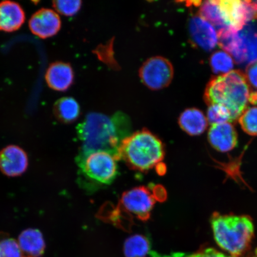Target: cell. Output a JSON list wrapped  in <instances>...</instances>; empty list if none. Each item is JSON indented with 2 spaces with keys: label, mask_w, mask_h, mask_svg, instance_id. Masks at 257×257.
Masks as SVG:
<instances>
[{
  "label": "cell",
  "mask_w": 257,
  "mask_h": 257,
  "mask_svg": "<svg viewBox=\"0 0 257 257\" xmlns=\"http://www.w3.org/2000/svg\"><path fill=\"white\" fill-rule=\"evenodd\" d=\"M130 120L123 112H118L112 117L90 112L77 127L82 143L80 160L97 152H107L116 157L121 142L130 136Z\"/></svg>",
  "instance_id": "obj_1"
},
{
  "label": "cell",
  "mask_w": 257,
  "mask_h": 257,
  "mask_svg": "<svg viewBox=\"0 0 257 257\" xmlns=\"http://www.w3.org/2000/svg\"><path fill=\"white\" fill-rule=\"evenodd\" d=\"M210 224L218 246L230 256L242 257L249 251L254 237V224L248 215L214 212Z\"/></svg>",
  "instance_id": "obj_2"
},
{
  "label": "cell",
  "mask_w": 257,
  "mask_h": 257,
  "mask_svg": "<svg viewBox=\"0 0 257 257\" xmlns=\"http://www.w3.org/2000/svg\"><path fill=\"white\" fill-rule=\"evenodd\" d=\"M250 92L245 73L232 70L210 80L205 88L204 99L208 105L224 106L230 112L232 121L234 122L247 108Z\"/></svg>",
  "instance_id": "obj_3"
},
{
  "label": "cell",
  "mask_w": 257,
  "mask_h": 257,
  "mask_svg": "<svg viewBox=\"0 0 257 257\" xmlns=\"http://www.w3.org/2000/svg\"><path fill=\"white\" fill-rule=\"evenodd\" d=\"M165 146L160 138L144 128L124 138L118 148L116 158L123 160L128 168L147 172L162 163Z\"/></svg>",
  "instance_id": "obj_4"
},
{
  "label": "cell",
  "mask_w": 257,
  "mask_h": 257,
  "mask_svg": "<svg viewBox=\"0 0 257 257\" xmlns=\"http://www.w3.org/2000/svg\"><path fill=\"white\" fill-rule=\"evenodd\" d=\"M152 192L144 186L136 187L122 194L119 204L115 207L122 227L132 216L143 221L149 219L155 204Z\"/></svg>",
  "instance_id": "obj_5"
},
{
  "label": "cell",
  "mask_w": 257,
  "mask_h": 257,
  "mask_svg": "<svg viewBox=\"0 0 257 257\" xmlns=\"http://www.w3.org/2000/svg\"><path fill=\"white\" fill-rule=\"evenodd\" d=\"M117 161L110 153L97 152L80 160V165L83 173L91 181L109 185L117 174Z\"/></svg>",
  "instance_id": "obj_6"
},
{
  "label": "cell",
  "mask_w": 257,
  "mask_h": 257,
  "mask_svg": "<svg viewBox=\"0 0 257 257\" xmlns=\"http://www.w3.org/2000/svg\"><path fill=\"white\" fill-rule=\"evenodd\" d=\"M141 81L148 88L157 91L171 83L174 76V68L168 59L162 56L150 58L139 70Z\"/></svg>",
  "instance_id": "obj_7"
},
{
  "label": "cell",
  "mask_w": 257,
  "mask_h": 257,
  "mask_svg": "<svg viewBox=\"0 0 257 257\" xmlns=\"http://www.w3.org/2000/svg\"><path fill=\"white\" fill-rule=\"evenodd\" d=\"M221 15L229 30L238 32L248 22L257 19V11L252 1L218 0Z\"/></svg>",
  "instance_id": "obj_8"
},
{
  "label": "cell",
  "mask_w": 257,
  "mask_h": 257,
  "mask_svg": "<svg viewBox=\"0 0 257 257\" xmlns=\"http://www.w3.org/2000/svg\"><path fill=\"white\" fill-rule=\"evenodd\" d=\"M188 28L191 41L196 46L206 51L216 46L218 41L217 30L201 16H193L189 19Z\"/></svg>",
  "instance_id": "obj_9"
},
{
  "label": "cell",
  "mask_w": 257,
  "mask_h": 257,
  "mask_svg": "<svg viewBox=\"0 0 257 257\" xmlns=\"http://www.w3.org/2000/svg\"><path fill=\"white\" fill-rule=\"evenodd\" d=\"M61 27L60 16L49 9H41L32 16L29 22L32 34L42 39L54 36L59 32Z\"/></svg>",
  "instance_id": "obj_10"
},
{
  "label": "cell",
  "mask_w": 257,
  "mask_h": 257,
  "mask_svg": "<svg viewBox=\"0 0 257 257\" xmlns=\"http://www.w3.org/2000/svg\"><path fill=\"white\" fill-rule=\"evenodd\" d=\"M28 158L21 147L9 146L0 152V170L6 176H21L27 170Z\"/></svg>",
  "instance_id": "obj_11"
},
{
  "label": "cell",
  "mask_w": 257,
  "mask_h": 257,
  "mask_svg": "<svg viewBox=\"0 0 257 257\" xmlns=\"http://www.w3.org/2000/svg\"><path fill=\"white\" fill-rule=\"evenodd\" d=\"M237 132L232 124L223 123L211 125L208 140L214 149L220 153H227L237 146Z\"/></svg>",
  "instance_id": "obj_12"
},
{
  "label": "cell",
  "mask_w": 257,
  "mask_h": 257,
  "mask_svg": "<svg viewBox=\"0 0 257 257\" xmlns=\"http://www.w3.org/2000/svg\"><path fill=\"white\" fill-rule=\"evenodd\" d=\"M45 78L50 88L54 91L64 92L73 85L75 73L69 63L56 62L48 67Z\"/></svg>",
  "instance_id": "obj_13"
},
{
  "label": "cell",
  "mask_w": 257,
  "mask_h": 257,
  "mask_svg": "<svg viewBox=\"0 0 257 257\" xmlns=\"http://www.w3.org/2000/svg\"><path fill=\"white\" fill-rule=\"evenodd\" d=\"M219 46L227 53L232 54L237 62L242 63L248 59V49L245 37L237 32L226 30L218 32Z\"/></svg>",
  "instance_id": "obj_14"
},
{
  "label": "cell",
  "mask_w": 257,
  "mask_h": 257,
  "mask_svg": "<svg viewBox=\"0 0 257 257\" xmlns=\"http://www.w3.org/2000/svg\"><path fill=\"white\" fill-rule=\"evenodd\" d=\"M25 18L24 9L19 3L11 1L0 3V31H18L24 24Z\"/></svg>",
  "instance_id": "obj_15"
},
{
  "label": "cell",
  "mask_w": 257,
  "mask_h": 257,
  "mask_svg": "<svg viewBox=\"0 0 257 257\" xmlns=\"http://www.w3.org/2000/svg\"><path fill=\"white\" fill-rule=\"evenodd\" d=\"M178 123L185 133L191 136H198L206 130L208 123L203 112L198 108H189L179 115Z\"/></svg>",
  "instance_id": "obj_16"
},
{
  "label": "cell",
  "mask_w": 257,
  "mask_h": 257,
  "mask_svg": "<svg viewBox=\"0 0 257 257\" xmlns=\"http://www.w3.org/2000/svg\"><path fill=\"white\" fill-rule=\"evenodd\" d=\"M18 243L23 254L27 257H41L46 249L43 234L36 229H28L19 236Z\"/></svg>",
  "instance_id": "obj_17"
},
{
  "label": "cell",
  "mask_w": 257,
  "mask_h": 257,
  "mask_svg": "<svg viewBox=\"0 0 257 257\" xmlns=\"http://www.w3.org/2000/svg\"><path fill=\"white\" fill-rule=\"evenodd\" d=\"M54 115L62 123H73L80 114V105L75 98L63 97L58 99L53 106Z\"/></svg>",
  "instance_id": "obj_18"
},
{
  "label": "cell",
  "mask_w": 257,
  "mask_h": 257,
  "mask_svg": "<svg viewBox=\"0 0 257 257\" xmlns=\"http://www.w3.org/2000/svg\"><path fill=\"white\" fill-rule=\"evenodd\" d=\"M199 16L216 27L217 32L229 30L224 23L218 0L202 3L199 11Z\"/></svg>",
  "instance_id": "obj_19"
},
{
  "label": "cell",
  "mask_w": 257,
  "mask_h": 257,
  "mask_svg": "<svg viewBox=\"0 0 257 257\" xmlns=\"http://www.w3.org/2000/svg\"><path fill=\"white\" fill-rule=\"evenodd\" d=\"M150 248L149 240L141 234L130 236L124 244V253L126 257H146Z\"/></svg>",
  "instance_id": "obj_20"
},
{
  "label": "cell",
  "mask_w": 257,
  "mask_h": 257,
  "mask_svg": "<svg viewBox=\"0 0 257 257\" xmlns=\"http://www.w3.org/2000/svg\"><path fill=\"white\" fill-rule=\"evenodd\" d=\"M210 64L214 73H224V75L232 71L234 62L229 53L224 51H217L211 56Z\"/></svg>",
  "instance_id": "obj_21"
},
{
  "label": "cell",
  "mask_w": 257,
  "mask_h": 257,
  "mask_svg": "<svg viewBox=\"0 0 257 257\" xmlns=\"http://www.w3.org/2000/svg\"><path fill=\"white\" fill-rule=\"evenodd\" d=\"M239 123L246 134L257 137V107H247L240 115Z\"/></svg>",
  "instance_id": "obj_22"
},
{
  "label": "cell",
  "mask_w": 257,
  "mask_h": 257,
  "mask_svg": "<svg viewBox=\"0 0 257 257\" xmlns=\"http://www.w3.org/2000/svg\"><path fill=\"white\" fill-rule=\"evenodd\" d=\"M208 123L211 125L223 123H232L229 110L224 106L218 104L208 105L207 112Z\"/></svg>",
  "instance_id": "obj_23"
},
{
  "label": "cell",
  "mask_w": 257,
  "mask_h": 257,
  "mask_svg": "<svg viewBox=\"0 0 257 257\" xmlns=\"http://www.w3.org/2000/svg\"><path fill=\"white\" fill-rule=\"evenodd\" d=\"M82 2L74 1H53V6L59 14L65 16H73L78 14L82 8Z\"/></svg>",
  "instance_id": "obj_24"
},
{
  "label": "cell",
  "mask_w": 257,
  "mask_h": 257,
  "mask_svg": "<svg viewBox=\"0 0 257 257\" xmlns=\"http://www.w3.org/2000/svg\"><path fill=\"white\" fill-rule=\"evenodd\" d=\"M175 257H233L227 255L223 253L218 251V250L210 247H205L202 248L197 252L190 253V254H185V253H179Z\"/></svg>",
  "instance_id": "obj_25"
},
{
  "label": "cell",
  "mask_w": 257,
  "mask_h": 257,
  "mask_svg": "<svg viewBox=\"0 0 257 257\" xmlns=\"http://www.w3.org/2000/svg\"><path fill=\"white\" fill-rule=\"evenodd\" d=\"M245 78L249 86L250 91L257 92V60L249 63L246 67Z\"/></svg>",
  "instance_id": "obj_26"
},
{
  "label": "cell",
  "mask_w": 257,
  "mask_h": 257,
  "mask_svg": "<svg viewBox=\"0 0 257 257\" xmlns=\"http://www.w3.org/2000/svg\"><path fill=\"white\" fill-rule=\"evenodd\" d=\"M152 192L156 201L163 202L167 198V192L165 188L161 185L154 186Z\"/></svg>",
  "instance_id": "obj_27"
},
{
  "label": "cell",
  "mask_w": 257,
  "mask_h": 257,
  "mask_svg": "<svg viewBox=\"0 0 257 257\" xmlns=\"http://www.w3.org/2000/svg\"><path fill=\"white\" fill-rule=\"evenodd\" d=\"M157 173L160 175H165L166 172V167L165 164L161 163L156 167Z\"/></svg>",
  "instance_id": "obj_28"
},
{
  "label": "cell",
  "mask_w": 257,
  "mask_h": 257,
  "mask_svg": "<svg viewBox=\"0 0 257 257\" xmlns=\"http://www.w3.org/2000/svg\"><path fill=\"white\" fill-rule=\"evenodd\" d=\"M253 6H254V7L257 11V1L255 2H252Z\"/></svg>",
  "instance_id": "obj_29"
},
{
  "label": "cell",
  "mask_w": 257,
  "mask_h": 257,
  "mask_svg": "<svg viewBox=\"0 0 257 257\" xmlns=\"http://www.w3.org/2000/svg\"><path fill=\"white\" fill-rule=\"evenodd\" d=\"M254 255L255 257H257V249L255 250Z\"/></svg>",
  "instance_id": "obj_30"
}]
</instances>
